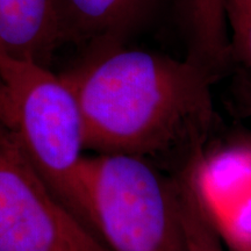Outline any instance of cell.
Wrapping results in <instances>:
<instances>
[{"mask_svg":"<svg viewBox=\"0 0 251 251\" xmlns=\"http://www.w3.org/2000/svg\"><path fill=\"white\" fill-rule=\"evenodd\" d=\"M226 15L231 61L251 83V0H227Z\"/></svg>","mask_w":251,"mask_h":251,"instance_id":"cell-9","label":"cell"},{"mask_svg":"<svg viewBox=\"0 0 251 251\" xmlns=\"http://www.w3.org/2000/svg\"><path fill=\"white\" fill-rule=\"evenodd\" d=\"M238 148L242 150L244 156H246L248 163H249L250 168H251V141H246V142L241 143L240 146H237Z\"/></svg>","mask_w":251,"mask_h":251,"instance_id":"cell-12","label":"cell"},{"mask_svg":"<svg viewBox=\"0 0 251 251\" xmlns=\"http://www.w3.org/2000/svg\"><path fill=\"white\" fill-rule=\"evenodd\" d=\"M180 208L188 251H228L192 179L180 183Z\"/></svg>","mask_w":251,"mask_h":251,"instance_id":"cell-8","label":"cell"},{"mask_svg":"<svg viewBox=\"0 0 251 251\" xmlns=\"http://www.w3.org/2000/svg\"><path fill=\"white\" fill-rule=\"evenodd\" d=\"M227 0H175L186 59L218 78L231 63Z\"/></svg>","mask_w":251,"mask_h":251,"instance_id":"cell-7","label":"cell"},{"mask_svg":"<svg viewBox=\"0 0 251 251\" xmlns=\"http://www.w3.org/2000/svg\"><path fill=\"white\" fill-rule=\"evenodd\" d=\"M59 75L80 106L86 149L143 157L172 175L207 153L216 78L188 59L100 47L83 50Z\"/></svg>","mask_w":251,"mask_h":251,"instance_id":"cell-1","label":"cell"},{"mask_svg":"<svg viewBox=\"0 0 251 251\" xmlns=\"http://www.w3.org/2000/svg\"><path fill=\"white\" fill-rule=\"evenodd\" d=\"M87 227L109 251H188L179 175L143 157L96 153L80 174Z\"/></svg>","mask_w":251,"mask_h":251,"instance_id":"cell-2","label":"cell"},{"mask_svg":"<svg viewBox=\"0 0 251 251\" xmlns=\"http://www.w3.org/2000/svg\"><path fill=\"white\" fill-rule=\"evenodd\" d=\"M0 81L7 102L4 121L56 197L87 227L80 183L85 130L76 94L59 74L2 50Z\"/></svg>","mask_w":251,"mask_h":251,"instance_id":"cell-3","label":"cell"},{"mask_svg":"<svg viewBox=\"0 0 251 251\" xmlns=\"http://www.w3.org/2000/svg\"><path fill=\"white\" fill-rule=\"evenodd\" d=\"M201 194V193H200ZM209 214L228 251H251V226L229 207L205 198L201 194Z\"/></svg>","mask_w":251,"mask_h":251,"instance_id":"cell-10","label":"cell"},{"mask_svg":"<svg viewBox=\"0 0 251 251\" xmlns=\"http://www.w3.org/2000/svg\"><path fill=\"white\" fill-rule=\"evenodd\" d=\"M58 48L52 0H0V50L49 68Z\"/></svg>","mask_w":251,"mask_h":251,"instance_id":"cell-6","label":"cell"},{"mask_svg":"<svg viewBox=\"0 0 251 251\" xmlns=\"http://www.w3.org/2000/svg\"><path fill=\"white\" fill-rule=\"evenodd\" d=\"M233 94L238 112L251 118V83L242 75L235 80Z\"/></svg>","mask_w":251,"mask_h":251,"instance_id":"cell-11","label":"cell"},{"mask_svg":"<svg viewBox=\"0 0 251 251\" xmlns=\"http://www.w3.org/2000/svg\"><path fill=\"white\" fill-rule=\"evenodd\" d=\"M59 48L129 46L155 21L164 0H52Z\"/></svg>","mask_w":251,"mask_h":251,"instance_id":"cell-5","label":"cell"},{"mask_svg":"<svg viewBox=\"0 0 251 251\" xmlns=\"http://www.w3.org/2000/svg\"><path fill=\"white\" fill-rule=\"evenodd\" d=\"M0 251H109L56 197L1 118Z\"/></svg>","mask_w":251,"mask_h":251,"instance_id":"cell-4","label":"cell"}]
</instances>
